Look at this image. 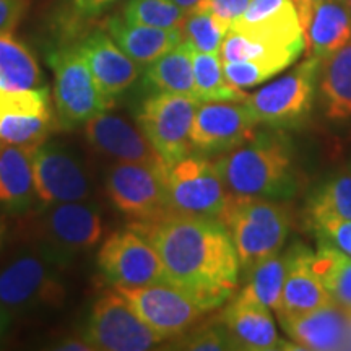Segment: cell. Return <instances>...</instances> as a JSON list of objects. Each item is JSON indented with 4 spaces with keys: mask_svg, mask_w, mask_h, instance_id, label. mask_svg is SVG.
<instances>
[{
    "mask_svg": "<svg viewBox=\"0 0 351 351\" xmlns=\"http://www.w3.org/2000/svg\"><path fill=\"white\" fill-rule=\"evenodd\" d=\"M320 2H324V0H295L298 13H300L301 25H304V21L307 19V15H309V12L313 10V8Z\"/></svg>",
    "mask_w": 351,
    "mask_h": 351,
    "instance_id": "7bdbcfd3",
    "label": "cell"
},
{
    "mask_svg": "<svg viewBox=\"0 0 351 351\" xmlns=\"http://www.w3.org/2000/svg\"><path fill=\"white\" fill-rule=\"evenodd\" d=\"M32 147L3 143L0 148V207L23 213L38 199Z\"/></svg>",
    "mask_w": 351,
    "mask_h": 351,
    "instance_id": "cb8c5ba5",
    "label": "cell"
},
{
    "mask_svg": "<svg viewBox=\"0 0 351 351\" xmlns=\"http://www.w3.org/2000/svg\"><path fill=\"white\" fill-rule=\"evenodd\" d=\"M57 122L52 114H8L0 117V138L5 143L38 148L46 142Z\"/></svg>",
    "mask_w": 351,
    "mask_h": 351,
    "instance_id": "1f68e13d",
    "label": "cell"
},
{
    "mask_svg": "<svg viewBox=\"0 0 351 351\" xmlns=\"http://www.w3.org/2000/svg\"><path fill=\"white\" fill-rule=\"evenodd\" d=\"M257 121L245 101L202 103L191 130L192 147L199 152H230L256 135Z\"/></svg>",
    "mask_w": 351,
    "mask_h": 351,
    "instance_id": "9a60e30c",
    "label": "cell"
},
{
    "mask_svg": "<svg viewBox=\"0 0 351 351\" xmlns=\"http://www.w3.org/2000/svg\"><path fill=\"white\" fill-rule=\"evenodd\" d=\"M289 267V252H276L274 256L263 258L247 270V283L239 293V298L247 301H256L261 304L276 309L282 296V289Z\"/></svg>",
    "mask_w": 351,
    "mask_h": 351,
    "instance_id": "f1b7e54d",
    "label": "cell"
},
{
    "mask_svg": "<svg viewBox=\"0 0 351 351\" xmlns=\"http://www.w3.org/2000/svg\"><path fill=\"white\" fill-rule=\"evenodd\" d=\"M219 219L230 231L241 269L247 271L282 251L291 228V210L278 199L231 195Z\"/></svg>",
    "mask_w": 351,
    "mask_h": 351,
    "instance_id": "3957f363",
    "label": "cell"
},
{
    "mask_svg": "<svg viewBox=\"0 0 351 351\" xmlns=\"http://www.w3.org/2000/svg\"><path fill=\"white\" fill-rule=\"evenodd\" d=\"M49 88L13 91L0 86V117L8 114L49 112Z\"/></svg>",
    "mask_w": 351,
    "mask_h": 351,
    "instance_id": "8d00e7d4",
    "label": "cell"
},
{
    "mask_svg": "<svg viewBox=\"0 0 351 351\" xmlns=\"http://www.w3.org/2000/svg\"><path fill=\"white\" fill-rule=\"evenodd\" d=\"M311 219H351V174L337 176L324 184L309 202Z\"/></svg>",
    "mask_w": 351,
    "mask_h": 351,
    "instance_id": "e575fe53",
    "label": "cell"
},
{
    "mask_svg": "<svg viewBox=\"0 0 351 351\" xmlns=\"http://www.w3.org/2000/svg\"><path fill=\"white\" fill-rule=\"evenodd\" d=\"M77 46L96 85L108 98L124 93L140 75V65L117 46L108 32H91Z\"/></svg>",
    "mask_w": 351,
    "mask_h": 351,
    "instance_id": "ac0fdd59",
    "label": "cell"
},
{
    "mask_svg": "<svg viewBox=\"0 0 351 351\" xmlns=\"http://www.w3.org/2000/svg\"><path fill=\"white\" fill-rule=\"evenodd\" d=\"M104 29L117 46L138 65H150L182 41L181 29H163L137 25L114 15L104 21Z\"/></svg>",
    "mask_w": 351,
    "mask_h": 351,
    "instance_id": "603a6c76",
    "label": "cell"
},
{
    "mask_svg": "<svg viewBox=\"0 0 351 351\" xmlns=\"http://www.w3.org/2000/svg\"><path fill=\"white\" fill-rule=\"evenodd\" d=\"M47 62L54 73V104L60 127L86 124L112 106V99L96 85L77 44L52 49Z\"/></svg>",
    "mask_w": 351,
    "mask_h": 351,
    "instance_id": "5b68a950",
    "label": "cell"
},
{
    "mask_svg": "<svg viewBox=\"0 0 351 351\" xmlns=\"http://www.w3.org/2000/svg\"><path fill=\"white\" fill-rule=\"evenodd\" d=\"M28 0H0V34H10L23 19Z\"/></svg>",
    "mask_w": 351,
    "mask_h": 351,
    "instance_id": "60d3db41",
    "label": "cell"
},
{
    "mask_svg": "<svg viewBox=\"0 0 351 351\" xmlns=\"http://www.w3.org/2000/svg\"><path fill=\"white\" fill-rule=\"evenodd\" d=\"M288 252L289 267L280 302L275 309L278 320L313 313L333 301L313 269V252L302 244H293Z\"/></svg>",
    "mask_w": 351,
    "mask_h": 351,
    "instance_id": "d6986e66",
    "label": "cell"
},
{
    "mask_svg": "<svg viewBox=\"0 0 351 351\" xmlns=\"http://www.w3.org/2000/svg\"><path fill=\"white\" fill-rule=\"evenodd\" d=\"M173 2L176 3V5H178L179 8H182L184 12L187 13H191V12H194V10H197V8H199L202 3L205 2V0H173Z\"/></svg>",
    "mask_w": 351,
    "mask_h": 351,
    "instance_id": "bcb514c9",
    "label": "cell"
},
{
    "mask_svg": "<svg viewBox=\"0 0 351 351\" xmlns=\"http://www.w3.org/2000/svg\"><path fill=\"white\" fill-rule=\"evenodd\" d=\"M230 28L231 26L219 20L215 13L207 8H199L186 16L181 32L184 41L191 44L194 51L219 54L223 39Z\"/></svg>",
    "mask_w": 351,
    "mask_h": 351,
    "instance_id": "d6a6232c",
    "label": "cell"
},
{
    "mask_svg": "<svg viewBox=\"0 0 351 351\" xmlns=\"http://www.w3.org/2000/svg\"><path fill=\"white\" fill-rule=\"evenodd\" d=\"M280 324L301 350H341L351 345V315L333 301L313 313L280 319Z\"/></svg>",
    "mask_w": 351,
    "mask_h": 351,
    "instance_id": "ffe728a7",
    "label": "cell"
},
{
    "mask_svg": "<svg viewBox=\"0 0 351 351\" xmlns=\"http://www.w3.org/2000/svg\"><path fill=\"white\" fill-rule=\"evenodd\" d=\"M0 86L13 91L44 86L38 60L12 33L0 34Z\"/></svg>",
    "mask_w": 351,
    "mask_h": 351,
    "instance_id": "4316f807",
    "label": "cell"
},
{
    "mask_svg": "<svg viewBox=\"0 0 351 351\" xmlns=\"http://www.w3.org/2000/svg\"><path fill=\"white\" fill-rule=\"evenodd\" d=\"M85 339L95 350L104 351H145L163 341L117 291L95 302Z\"/></svg>",
    "mask_w": 351,
    "mask_h": 351,
    "instance_id": "8fae6325",
    "label": "cell"
},
{
    "mask_svg": "<svg viewBox=\"0 0 351 351\" xmlns=\"http://www.w3.org/2000/svg\"><path fill=\"white\" fill-rule=\"evenodd\" d=\"M161 340L181 337L207 311L168 282L145 287H114Z\"/></svg>",
    "mask_w": 351,
    "mask_h": 351,
    "instance_id": "7c38bea8",
    "label": "cell"
},
{
    "mask_svg": "<svg viewBox=\"0 0 351 351\" xmlns=\"http://www.w3.org/2000/svg\"><path fill=\"white\" fill-rule=\"evenodd\" d=\"M230 29L283 47L304 49V29L295 0H251Z\"/></svg>",
    "mask_w": 351,
    "mask_h": 351,
    "instance_id": "e0dca14e",
    "label": "cell"
},
{
    "mask_svg": "<svg viewBox=\"0 0 351 351\" xmlns=\"http://www.w3.org/2000/svg\"><path fill=\"white\" fill-rule=\"evenodd\" d=\"M219 324L225 328L232 350L270 351L283 348L270 307L236 296L223 311Z\"/></svg>",
    "mask_w": 351,
    "mask_h": 351,
    "instance_id": "44dd1931",
    "label": "cell"
},
{
    "mask_svg": "<svg viewBox=\"0 0 351 351\" xmlns=\"http://www.w3.org/2000/svg\"><path fill=\"white\" fill-rule=\"evenodd\" d=\"M39 231L44 251L60 265L93 249L103 238V215L90 202H64L44 207Z\"/></svg>",
    "mask_w": 351,
    "mask_h": 351,
    "instance_id": "9c48e42d",
    "label": "cell"
},
{
    "mask_svg": "<svg viewBox=\"0 0 351 351\" xmlns=\"http://www.w3.org/2000/svg\"><path fill=\"white\" fill-rule=\"evenodd\" d=\"M317 88L330 119L351 117V43L320 62Z\"/></svg>",
    "mask_w": 351,
    "mask_h": 351,
    "instance_id": "484cf974",
    "label": "cell"
},
{
    "mask_svg": "<svg viewBox=\"0 0 351 351\" xmlns=\"http://www.w3.org/2000/svg\"><path fill=\"white\" fill-rule=\"evenodd\" d=\"M12 317L13 315L8 313V311L5 309V306L0 302V341H2L3 337L7 335L8 327H10V322H12Z\"/></svg>",
    "mask_w": 351,
    "mask_h": 351,
    "instance_id": "f6af8a7d",
    "label": "cell"
},
{
    "mask_svg": "<svg viewBox=\"0 0 351 351\" xmlns=\"http://www.w3.org/2000/svg\"><path fill=\"white\" fill-rule=\"evenodd\" d=\"M287 69V65L275 60H243V62H223L225 77L232 86L239 88H251L261 83L267 82L269 78L275 77L282 70Z\"/></svg>",
    "mask_w": 351,
    "mask_h": 351,
    "instance_id": "d590c367",
    "label": "cell"
},
{
    "mask_svg": "<svg viewBox=\"0 0 351 351\" xmlns=\"http://www.w3.org/2000/svg\"><path fill=\"white\" fill-rule=\"evenodd\" d=\"M36 195L44 207L64 202H82L93 194L85 163L62 143L44 142L33 152Z\"/></svg>",
    "mask_w": 351,
    "mask_h": 351,
    "instance_id": "4fadbf2b",
    "label": "cell"
},
{
    "mask_svg": "<svg viewBox=\"0 0 351 351\" xmlns=\"http://www.w3.org/2000/svg\"><path fill=\"white\" fill-rule=\"evenodd\" d=\"M122 16L130 23L163 29H181L187 13L176 5L173 0H129Z\"/></svg>",
    "mask_w": 351,
    "mask_h": 351,
    "instance_id": "836d02e7",
    "label": "cell"
},
{
    "mask_svg": "<svg viewBox=\"0 0 351 351\" xmlns=\"http://www.w3.org/2000/svg\"><path fill=\"white\" fill-rule=\"evenodd\" d=\"M178 350H204V351H221L232 350L228 333L221 324L218 326H205L194 332H186L174 343Z\"/></svg>",
    "mask_w": 351,
    "mask_h": 351,
    "instance_id": "74e56055",
    "label": "cell"
},
{
    "mask_svg": "<svg viewBox=\"0 0 351 351\" xmlns=\"http://www.w3.org/2000/svg\"><path fill=\"white\" fill-rule=\"evenodd\" d=\"M3 143H5V142H3V140H2V138H0V148H2V147H3Z\"/></svg>",
    "mask_w": 351,
    "mask_h": 351,
    "instance_id": "681fc988",
    "label": "cell"
},
{
    "mask_svg": "<svg viewBox=\"0 0 351 351\" xmlns=\"http://www.w3.org/2000/svg\"><path fill=\"white\" fill-rule=\"evenodd\" d=\"M98 267L114 287H145L166 282L165 267L156 249L134 228L117 231L104 241Z\"/></svg>",
    "mask_w": 351,
    "mask_h": 351,
    "instance_id": "5bb4252c",
    "label": "cell"
},
{
    "mask_svg": "<svg viewBox=\"0 0 351 351\" xmlns=\"http://www.w3.org/2000/svg\"><path fill=\"white\" fill-rule=\"evenodd\" d=\"M168 165L116 161L106 173V192L114 207L137 221H153L168 215Z\"/></svg>",
    "mask_w": 351,
    "mask_h": 351,
    "instance_id": "ba28073f",
    "label": "cell"
},
{
    "mask_svg": "<svg viewBox=\"0 0 351 351\" xmlns=\"http://www.w3.org/2000/svg\"><path fill=\"white\" fill-rule=\"evenodd\" d=\"M317 252H313V269L328 295L341 309L351 315V256L341 252L339 247L319 238Z\"/></svg>",
    "mask_w": 351,
    "mask_h": 351,
    "instance_id": "83f0119b",
    "label": "cell"
},
{
    "mask_svg": "<svg viewBox=\"0 0 351 351\" xmlns=\"http://www.w3.org/2000/svg\"><path fill=\"white\" fill-rule=\"evenodd\" d=\"M2 239H3V228L0 225V245H2Z\"/></svg>",
    "mask_w": 351,
    "mask_h": 351,
    "instance_id": "c3c4849f",
    "label": "cell"
},
{
    "mask_svg": "<svg viewBox=\"0 0 351 351\" xmlns=\"http://www.w3.org/2000/svg\"><path fill=\"white\" fill-rule=\"evenodd\" d=\"M72 3L75 5L78 12L85 13L86 8H88V3H90V0H72Z\"/></svg>",
    "mask_w": 351,
    "mask_h": 351,
    "instance_id": "7dc6e473",
    "label": "cell"
},
{
    "mask_svg": "<svg viewBox=\"0 0 351 351\" xmlns=\"http://www.w3.org/2000/svg\"><path fill=\"white\" fill-rule=\"evenodd\" d=\"M307 57L327 59L351 43V10L346 0H324L302 25Z\"/></svg>",
    "mask_w": 351,
    "mask_h": 351,
    "instance_id": "7402d4cb",
    "label": "cell"
},
{
    "mask_svg": "<svg viewBox=\"0 0 351 351\" xmlns=\"http://www.w3.org/2000/svg\"><path fill=\"white\" fill-rule=\"evenodd\" d=\"M302 49L270 44L230 29L223 39L219 57L223 62H243V60H275L289 67L300 57Z\"/></svg>",
    "mask_w": 351,
    "mask_h": 351,
    "instance_id": "f546056e",
    "label": "cell"
},
{
    "mask_svg": "<svg viewBox=\"0 0 351 351\" xmlns=\"http://www.w3.org/2000/svg\"><path fill=\"white\" fill-rule=\"evenodd\" d=\"M197 98L202 103L210 101H245L247 95L232 86L225 77L223 60L219 54L192 51Z\"/></svg>",
    "mask_w": 351,
    "mask_h": 351,
    "instance_id": "4dcf8cb0",
    "label": "cell"
},
{
    "mask_svg": "<svg viewBox=\"0 0 351 351\" xmlns=\"http://www.w3.org/2000/svg\"><path fill=\"white\" fill-rule=\"evenodd\" d=\"M88 143L114 161L166 165L140 127L112 112H101L85 124Z\"/></svg>",
    "mask_w": 351,
    "mask_h": 351,
    "instance_id": "2e32d148",
    "label": "cell"
},
{
    "mask_svg": "<svg viewBox=\"0 0 351 351\" xmlns=\"http://www.w3.org/2000/svg\"><path fill=\"white\" fill-rule=\"evenodd\" d=\"M132 228L156 249L166 282L207 313L226 302L238 288L241 262L219 218L168 213L153 221H137Z\"/></svg>",
    "mask_w": 351,
    "mask_h": 351,
    "instance_id": "6da1fadb",
    "label": "cell"
},
{
    "mask_svg": "<svg viewBox=\"0 0 351 351\" xmlns=\"http://www.w3.org/2000/svg\"><path fill=\"white\" fill-rule=\"evenodd\" d=\"M114 2H117V0H90L85 15H98Z\"/></svg>",
    "mask_w": 351,
    "mask_h": 351,
    "instance_id": "ee69618b",
    "label": "cell"
},
{
    "mask_svg": "<svg viewBox=\"0 0 351 351\" xmlns=\"http://www.w3.org/2000/svg\"><path fill=\"white\" fill-rule=\"evenodd\" d=\"M346 3H348V7H350V10H351V0H346Z\"/></svg>",
    "mask_w": 351,
    "mask_h": 351,
    "instance_id": "f907efd6",
    "label": "cell"
},
{
    "mask_svg": "<svg viewBox=\"0 0 351 351\" xmlns=\"http://www.w3.org/2000/svg\"><path fill=\"white\" fill-rule=\"evenodd\" d=\"M200 104V99L174 93H155L143 101L138 127L168 166L191 155V130Z\"/></svg>",
    "mask_w": 351,
    "mask_h": 351,
    "instance_id": "52a82bcc",
    "label": "cell"
},
{
    "mask_svg": "<svg viewBox=\"0 0 351 351\" xmlns=\"http://www.w3.org/2000/svg\"><path fill=\"white\" fill-rule=\"evenodd\" d=\"M230 199L231 192L212 161L189 155L168 166L166 202L169 213L219 218Z\"/></svg>",
    "mask_w": 351,
    "mask_h": 351,
    "instance_id": "8992f818",
    "label": "cell"
},
{
    "mask_svg": "<svg viewBox=\"0 0 351 351\" xmlns=\"http://www.w3.org/2000/svg\"><path fill=\"white\" fill-rule=\"evenodd\" d=\"M56 350H62V351H91V350H95V348H93V346H91V343L86 339L70 337V339H65V340L60 341V343L56 346Z\"/></svg>",
    "mask_w": 351,
    "mask_h": 351,
    "instance_id": "b9f144b4",
    "label": "cell"
},
{
    "mask_svg": "<svg viewBox=\"0 0 351 351\" xmlns=\"http://www.w3.org/2000/svg\"><path fill=\"white\" fill-rule=\"evenodd\" d=\"M60 267L44 249L19 252L0 269V302L12 315L59 307L65 298Z\"/></svg>",
    "mask_w": 351,
    "mask_h": 351,
    "instance_id": "277c9868",
    "label": "cell"
},
{
    "mask_svg": "<svg viewBox=\"0 0 351 351\" xmlns=\"http://www.w3.org/2000/svg\"><path fill=\"white\" fill-rule=\"evenodd\" d=\"M249 3H251V0H205L199 8H207L219 20L231 26L243 15Z\"/></svg>",
    "mask_w": 351,
    "mask_h": 351,
    "instance_id": "ab89813d",
    "label": "cell"
},
{
    "mask_svg": "<svg viewBox=\"0 0 351 351\" xmlns=\"http://www.w3.org/2000/svg\"><path fill=\"white\" fill-rule=\"evenodd\" d=\"M192 51L194 49L191 44L182 39L169 52H166L153 64L147 65L145 83L152 86L156 93L186 95L197 98Z\"/></svg>",
    "mask_w": 351,
    "mask_h": 351,
    "instance_id": "d4e9b609",
    "label": "cell"
},
{
    "mask_svg": "<svg viewBox=\"0 0 351 351\" xmlns=\"http://www.w3.org/2000/svg\"><path fill=\"white\" fill-rule=\"evenodd\" d=\"M320 62L322 60L315 57H306L278 80L247 96L245 104L257 124L285 125L301 119L313 104Z\"/></svg>",
    "mask_w": 351,
    "mask_h": 351,
    "instance_id": "30bf717a",
    "label": "cell"
},
{
    "mask_svg": "<svg viewBox=\"0 0 351 351\" xmlns=\"http://www.w3.org/2000/svg\"><path fill=\"white\" fill-rule=\"evenodd\" d=\"M314 230L317 231L320 239L339 247L341 252L351 256V219L340 218H317L311 219Z\"/></svg>",
    "mask_w": 351,
    "mask_h": 351,
    "instance_id": "f35d334b",
    "label": "cell"
},
{
    "mask_svg": "<svg viewBox=\"0 0 351 351\" xmlns=\"http://www.w3.org/2000/svg\"><path fill=\"white\" fill-rule=\"evenodd\" d=\"M215 165L231 195L285 200L296 192L291 148L282 135H254Z\"/></svg>",
    "mask_w": 351,
    "mask_h": 351,
    "instance_id": "7a4b0ae2",
    "label": "cell"
}]
</instances>
